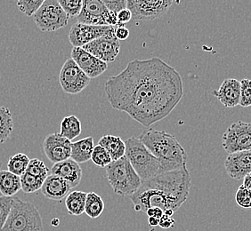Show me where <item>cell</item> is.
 Instances as JSON below:
<instances>
[{
  "instance_id": "6da1fadb",
  "label": "cell",
  "mask_w": 251,
  "mask_h": 231,
  "mask_svg": "<svg viewBox=\"0 0 251 231\" xmlns=\"http://www.w3.org/2000/svg\"><path fill=\"white\" fill-rule=\"evenodd\" d=\"M111 107L148 127L164 119L184 96L183 80L159 57L134 60L105 83Z\"/></svg>"
},
{
  "instance_id": "7a4b0ae2",
  "label": "cell",
  "mask_w": 251,
  "mask_h": 231,
  "mask_svg": "<svg viewBox=\"0 0 251 231\" xmlns=\"http://www.w3.org/2000/svg\"><path fill=\"white\" fill-rule=\"evenodd\" d=\"M191 188V175L187 166L157 174L142 183L139 189L130 196L136 212H146L150 208L158 207L163 212L178 211L188 198Z\"/></svg>"
},
{
  "instance_id": "3957f363",
  "label": "cell",
  "mask_w": 251,
  "mask_h": 231,
  "mask_svg": "<svg viewBox=\"0 0 251 231\" xmlns=\"http://www.w3.org/2000/svg\"><path fill=\"white\" fill-rule=\"evenodd\" d=\"M138 139L159 160L160 173L174 171L186 165L187 153L174 135L149 128L144 131Z\"/></svg>"
},
{
  "instance_id": "277c9868",
  "label": "cell",
  "mask_w": 251,
  "mask_h": 231,
  "mask_svg": "<svg viewBox=\"0 0 251 231\" xmlns=\"http://www.w3.org/2000/svg\"><path fill=\"white\" fill-rule=\"evenodd\" d=\"M105 171L108 182L119 196L130 197L139 189L143 183L126 157L112 161L105 167Z\"/></svg>"
},
{
  "instance_id": "5b68a950",
  "label": "cell",
  "mask_w": 251,
  "mask_h": 231,
  "mask_svg": "<svg viewBox=\"0 0 251 231\" xmlns=\"http://www.w3.org/2000/svg\"><path fill=\"white\" fill-rule=\"evenodd\" d=\"M126 159L140 177L142 182L148 181L160 173V164L138 138L131 137L125 141Z\"/></svg>"
},
{
  "instance_id": "8992f818",
  "label": "cell",
  "mask_w": 251,
  "mask_h": 231,
  "mask_svg": "<svg viewBox=\"0 0 251 231\" xmlns=\"http://www.w3.org/2000/svg\"><path fill=\"white\" fill-rule=\"evenodd\" d=\"M2 231H43V222L33 204L14 198L13 205Z\"/></svg>"
},
{
  "instance_id": "52a82bcc",
  "label": "cell",
  "mask_w": 251,
  "mask_h": 231,
  "mask_svg": "<svg viewBox=\"0 0 251 231\" xmlns=\"http://www.w3.org/2000/svg\"><path fill=\"white\" fill-rule=\"evenodd\" d=\"M70 17L59 4L58 0H45L33 15L37 27L41 31H55L67 26Z\"/></svg>"
},
{
  "instance_id": "ba28073f",
  "label": "cell",
  "mask_w": 251,
  "mask_h": 231,
  "mask_svg": "<svg viewBox=\"0 0 251 231\" xmlns=\"http://www.w3.org/2000/svg\"><path fill=\"white\" fill-rule=\"evenodd\" d=\"M222 146L228 154L251 150V124L244 121L232 123L222 137Z\"/></svg>"
},
{
  "instance_id": "9c48e42d",
  "label": "cell",
  "mask_w": 251,
  "mask_h": 231,
  "mask_svg": "<svg viewBox=\"0 0 251 231\" xmlns=\"http://www.w3.org/2000/svg\"><path fill=\"white\" fill-rule=\"evenodd\" d=\"M80 23L93 26H117V15L110 12L101 0H84L81 13L77 16Z\"/></svg>"
},
{
  "instance_id": "30bf717a",
  "label": "cell",
  "mask_w": 251,
  "mask_h": 231,
  "mask_svg": "<svg viewBox=\"0 0 251 231\" xmlns=\"http://www.w3.org/2000/svg\"><path fill=\"white\" fill-rule=\"evenodd\" d=\"M171 0H127L126 8L135 21H153L160 18L175 4Z\"/></svg>"
},
{
  "instance_id": "8fae6325",
  "label": "cell",
  "mask_w": 251,
  "mask_h": 231,
  "mask_svg": "<svg viewBox=\"0 0 251 231\" xmlns=\"http://www.w3.org/2000/svg\"><path fill=\"white\" fill-rule=\"evenodd\" d=\"M59 82L63 91L69 94H77L90 83V78L83 72L72 58L68 59L61 69Z\"/></svg>"
},
{
  "instance_id": "7c38bea8",
  "label": "cell",
  "mask_w": 251,
  "mask_h": 231,
  "mask_svg": "<svg viewBox=\"0 0 251 231\" xmlns=\"http://www.w3.org/2000/svg\"><path fill=\"white\" fill-rule=\"evenodd\" d=\"M104 63L115 61L121 51V43L115 37V29L110 33L94 40L82 47Z\"/></svg>"
},
{
  "instance_id": "4fadbf2b",
  "label": "cell",
  "mask_w": 251,
  "mask_h": 231,
  "mask_svg": "<svg viewBox=\"0 0 251 231\" xmlns=\"http://www.w3.org/2000/svg\"><path fill=\"white\" fill-rule=\"evenodd\" d=\"M115 29L114 26H93L77 23L69 31V41L73 47H83L96 39L107 35Z\"/></svg>"
},
{
  "instance_id": "5bb4252c",
  "label": "cell",
  "mask_w": 251,
  "mask_h": 231,
  "mask_svg": "<svg viewBox=\"0 0 251 231\" xmlns=\"http://www.w3.org/2000/svg\"><path fill=\"white\" fill-rule=\"evenodd\" d=\"M43 149L46 157L53 164H57L71 159L72 141L59 133H54L47 135L44 140Z\"/></svg>"
},
{
  "instance_id": "9a60e30c",
  "label": "cell",
  "mask_w": 251,
  "mask_h": 231,
  "mask_svg": "<svg viewBox=\"0 0 251 231\" xmlns=\"http://www.w3.org/2000/svg\"><path fill=\"white\" fill-rule=\"evenodd\" d=\"M71 56L73 61L77 63V66L81 69L83 72L90 79L100 77L108 69L106 63L99 60L98 58L84 50L82 47H73Z\"/></svg>"
},
{
  "instance_id": "2e32d148",
  "label": "cell",
  "mask_w": 251,
  "mask_h": 231,
  "mask_svg": "<svg viewBox=\"0 0 251 231\" xmlns=\"http://www.w3.org/2000/svg\"><path fill=\"white\" fill-rule=\"evenodd\" d=\"M226 173L235 181L242 179L251 173V149L232 153L225 161Z\"/></svg>"
},
{
  "instance_id": "e0dca14e",
  "label": "cell",
  "mask_w": 251,
  "mask_h": 231,
  "mask_svg": "<svg viewBox=\"0 0 251 231\" xmlns=\"http://www.w3.org/2000/svg\"><path fill=\"white\" fill-rule=\"evenodd\" d=\"M213 94L226 108H234L240 105L241 81L235 78H227Z\"/></svg>"
},
{
  "instance_id": "ac0fdd59",
  "label": "cell",
  "mask_w": 251,
  "mask_h": 231,
  "mask_svg": "<svg viewBox=\"0 0 251 231\" xmlns=\"http://www.w3.org/2000/svg\"><path fill=\"white\" fill-rule=\"evenodd\" d=\"M50 172L51 174L65 180L72 188L78 186L82 179V169L72 159L53 164Z\"/></svg>"
},
{
  "instance_id": "d6986e66",
  "label": "cell",
  "mask_w": 251,
  "mask_h": 231,
  "mask_svg": "<svg viewBox=\"0 0 251 231\" xmlns=\"http://www.w3.org/2000/svg\"><path fill=\"white\" fill-rule=\"evenodd\" d=\"M71 189V185L65 180L53 174H50L44 182L41 192L49 199L54 201H61L62 199L67 197Z\"/></svg>"
},
{
  "instance_id": "ffe728a7",
  "label": "cell",
  "mask_w": 251,
  "mask_h": 231,
  "mask_svg": "<svg viewBox=\"0 0 251 231\" xmlns=\"http://www.w3.org/2000/svg\"><path fill=\"white\" fill-rule=\"evenodd\" d=\"M95 149L93 137H87L81 140L72 142L71 159L77 164L86 163L92 157L93 150Z\"/></svg>"
},
{
  "instance_id": "44dd1931",
  "label": "cell",
  "mask_w": 251,
  "mask_h": 231,
  "mask_svg": "<svg viewBox=\"0 0 251 231\" xmlns=\"http://www.w3.org/2000/svg\"><path fill=\"white\" fill-rule=\"evenodd\" d=\"M98 145L106 149L111 155L112 161H116L125 157V141L116 135H103L99 140Z\"/></svg>"
},
{
  "instance_id": "7402d4cb",
  "label": "cell",
  "mask_w": 251,
  "mask_h": 231,
  "mask_svg": "<svg viewBox=\"0 0 251 231\" xmlns=\"http://www.w3.org/2000/svg\"><path fill=\"white\" fill-rule=\"evenodd\" d=\"M21 189V177L9 171L0 170V192L2 196L13 198Z\"/></svg>"
},
{
  "instance_id": "603a6c76",
  "label": "cell",
  "mask_w": 251,
  "mask_h": 231,
  "mask_svg": "<svg viewBox=\"0 0 251 231\" xmlns=\"http://www.w3.org/2000/svg\"><path fill=\"white\" fill-rule=\"evenodd\" d=\"M87 195V193L78 190L70 192L65 198V206L69 214L79 216L85 212Z\"/></svg>"
},
{
  "instance_id": "cb8c5ba5",
  "label": "cell",
  "mask_w": 251,
  "mask_h": 231,
  "mask_svg": "<svg viewBox=\"0 0 251 231\" xmlns=\"http://www.w3.org/2000/svg\"><path fill=\"white\" fill-rule=\"evenodd\" d=\"M81 122L76 116H65L61 123V132L59 133L64 138L73 140L81 134Z\"/></svg>"
},
{
  "instance_id": "d4e9b609",
  "label": "cell",
  "mask_w": 251,
  "mask_h": 231,
  "mask_svg": "<svg viewBox=\"0 0 251 231\" xmlns=\"http://www.w3.org/2000/svg\"><path fill=\"white\" fill-rule=\"evenodd\" d=\"M14 130V122L8 108L0 106V144L8 140Z\"/></svg>"
},
{
  "instance_id": "484cf974",
  "label": "cell",
  "mask_w": 251,
  "mask_h": 231,
  "mask_svg": "<svg viewBox=\"0 0 251 231\" xmlns=\"http://www.w3.org/2000/svg\"><path fill=\"white\" fill-rule=\"evenodd\" d=\"M104 211V202L102 198L97 193H87L85 212L87 216L96 219L101 215Z\"/></svg>"
},
{
  "instance_id": "4316f807",
  "label": "cell",
  "mask_w": 251,
  "mask_h": 231,
  "mask_svg": "<svg viewBox=\"0 0 251 231\" xmlns=\"http://www.w3.org/2000/svg\"><path fill=\"white\" fill-rule=\"evenodd\" d=\"M29 161L30 159L26 154L18 153V154L14 155L13 157H11V159L8 161L7 171L21 177L24 173H26Z\"/></svg>"
},
{
  "instance_id": "83f0119b",
  "label": "cell",
  "mask_w": 251,
  "mask_h": 231,
  "mask_svg": "<svg viewBox=\"0 0 251 231\" xmlns=\"http://www.w3.org/2000/svg\"><path fill=\"white\" fill-rule=\"evenodd\" d=\"M45 180L35 177L33 175L28 173H25L21 176L22 189L26 194L37 192L41 189Z\"/></svg>"
},
{
  "instance_id": "f1b7e54d",
  "label": "cell",
  "mask_w": 251,
  "mask_h": 231,
  "mask_svg": "<svg viewBox=\"0 0 251 231\" xmlns=\"http://www.w3.org/2000/svg\"><path fill=\"white\" fill-rule=\"evenodd\" d=\"M91 160L96 165L99 167H102V168L107 167L112 162L111 155L109 154V152L107 151L106 149L102 148L100 145L95 146V149L93 150Z\"/></svg>"
},
{
  "instance_id": "f546056e",
  "label": "cell",
  "mask_w": 251,
  "mask_h": 231,
  "mask_svg": "<svg viewBox=\"0 0 251 231\" xmlns=\"http://www.w3.org/2000/svg\"><path fill=\"white\" fill-rule=\"evenodd\" d=\"M26 173L33 175L35 177L46 180L49 176V170L43 161L38 159H31Z\"/></svg>"
},
{
  "instance_id": "4dcf8cb0",
  "label": "cell",
  "mask_w": 251,
  "mask_h": 231,
  "mask_svg": "<svg viewBox=\"0 0 251 231\" xmlns=\"http://www.w3.org/2000/svg\"><path fill=\"white\" fill-rule=\"evenodd\" d=\"M43 3L44 0H18L16 5L23 14L29 17L33 16L38 12Z\"/></svg>"
},
{
  "instance_id": "1f68e13d",
  "label": "cell",
  "mask_w": 251,
  "mask_h": 231,
  "mask_svg": "<svg viewBox=\"0 0 251 231\" xmlns=\"http://www.w3.org/2000/svg\"><path fill=\"white\" fill-rule=\"evenodd\" d=\"M59 4L69 17H77L83 7L82 0H59Z\"/></svg>"
},
{
  "instance_id": "d6a6232c",
  "label": "cell",
  "mask_w": 251,
  "mask_h": 231,
  "mask_svg": "<svg viewBox=\"0 0 251 231\" xmlns=\"http://www.w3.org/2000/svg\"><path fill=\"white\" fill-rule=\"evenodd\" d=\"M14 198L0 196V231H2L7 218L9 216L10 211L13 205Z\"/></svg>"
},
{
  "instance_id": "836d02e7",
  "label": "cell",
  "mask_w": 251,
  "mask_h": 231,
  "mask_svg": "<svg viewBox=\"0 0 251 231\" xmlns=\"http://www.w3.org/2000/svg\"><path fill=\"white\" fill-rule=\"evenodd\" d=\"M240 105L243 108L251 106V79L244 78L241 81Z\"/></svg>"
},
{
  "instance_id": "e575fe53",
  "label": "cell",
  "mask_w": 251,
  "mask_h": 231,
  "mask_svg": "<svg viewBox=\"0 0 251 231\" xmlns=\"http://www.w3.org/2000/svg\"><path fill=\"white\" fill-rule=\"evenodd\" d=\"M235 200L240 207L250 209L251 208V190L245 188L243 185L240 186L237 190L236 195H235Z\"/></svg>"
},
{
  "instance_id": "d590c367",
  "label": "cell",
  "mask_w": 251,
  "mask_h": 231,
  "mask_svg": "<svg viewBox=\"0 0 251 231\" xmlns=\"http://www.w3.org/2000/svg\"><path fill=\"white\" fill-rule=\"evenodd\" d=\"M103 4L112 14L117 15L121 11L126 8L127 0H103Z\"/></svg>"
},
{
  "instance_id": "8d00e7d4",
  "label": "cell",
  "mask_w": 251,
  "mask_h": 231,
  "mask_svg": "<svg viewBox=\"0 0 251 231\" xmlns=\"http://www.w3.org/2000/svg\"><path fill=\"white\" fill-rule=\"evenodd\" d=\"M131 20H132V13L130 10L125 8L117 15V22H118L117 26H124L126 23H129Z\"/></svg>"
},
{
  "instance_id": "74e56055",
  "label": "cell",
  "mask_w": 251,
  "mask_h": 231,
  "mask_svg": "<svg viewBox=\"0 0 251 231\" xmlns=\"http://www.w3.org/2000/svg\"><path fill=\"white\" fill-rule=\"evenodd\" d=\"M115 37L119 41L126 40L129 37V30L125 26H117L115 28Z\"/></svg>"
},
{
  "instance_id": "f35d334b",
  "label": "cell",
  "mask_w": 251,
  "mask_h": 231,
  "mask_svg": "<svg viewBox=\"0 0 251 231\" xmlns=\"http://www.w3.org/2000/svg\"><path fill=\"white\" fill-rule=\"evenodd\" d=\"M175 223L176 222L172 217L163 214V216L161 217V219L159 220V226L162 229H170L175 226Z\"/></svg>"
},
{
  "instance_id": "ab89813d",
  "label": "cell",
  "mask_w": 251,
  "mask_h": 231,
  "mask_svg": "<svg viewBox=\"0 0 251 231\" xmlns=\"http://www.w3.org/2000/svg\"><path fill=\"white\" fill-rule=\"evenodd\" d=\"M145 213L147 214V216L148 217H152V218H156V219H158V220H160L161 217L163 216L164 212H163L160 208L153 207V208L148 209Z\"/></svg>"
},
{
  "instance_id": "60d3db41",
  "label": "cell",
  "mask_w": 251,
  "mask_h": 231,
  "mask_svg": "<svg viewBox=\"0 0 251 231\" xmlns=\"http://www.w3.org/2000/svg\"><path fill=\"white\" fill-rule=\"evenodd\" d=\"M245 188H248L249 190L251 191V173H249L243 179V184H242Z\"/></svg>"
},
{
  "instance_id": "b9f144b4",
  "label": "cell",
  "mask_w": 251,
  "mask_h": 231,
  "mask_svg": "<svg viewBox=\"0 0 251 231\" xmlns=\"http://www.w3.org/2000/svg\"><path fill=\"white\" fill-rule=\"evenodd\" d=\"M149 224L151 227L159 226V220L156 219V218H152V217H149Z\"/></svg>"
},
{
  "instance_id": "7bdbcfd3",
  "label": "cell",
  "mask_w": 251,
  "mask_h": 231,
  "mask_svg": "<svg viewBox=\"0 0 251 231\" xmlns=\"http://www.w3.org/2000/svg\"><path fill=\"white\" fill-rule=\"evenodd\" d=\"M59 223H60V222H59L58 219H57V218H55V219H53V220H52V222H51V225H52V226L57 227L59 225Z\"/></svg>"
},
{
  "instance_id": "ee69618b",
  "label": "cell",
  "mask_w": 251,
  "mask_h": 231,
  "mask_svg": "<svg viewBox=\"0 0 251 231\" xmlns=\"http://www.w3.org/2000/svg\"><path fill=\"white\" fill-rule=\"evenodd\" d=\"M1 166H2V162H1V160H0V170H1Z\"/></svg>"
},
{
  "instance_id": "f6af8a7d",
  "label": "cell",
  "mask_w": 251,
  "mask_h": 231,
  "mask_svg": "<svg viewBox=\"0 0 251 231\" xmlns=\"http://www.w3.org/2000/svg\"><path fill=\"white\" fill-rule=\"evenodd\" d=\"M0 196H1V192H0Z\"/></svg>"
}]
</instances>
